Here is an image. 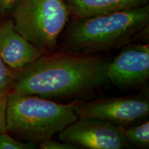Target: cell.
Listing matches in <instances>:
<instances>
[{
  "label": "cell",
  "instance_id": "cell-1",
  "mask_svg": "<svg viewBox=\"0 0 149 149\" xmlns=\"http://www.w3.org/2000/svg\"><path fill=\"white\" fill-rule=\"evenodd\" d=\"M110 61L101 55L66 51L44 54L19 71L13 94L49 100L87 96L109 84Z\"/></svg>",
  "mask_w": 149,
  "mask_h": 149
},
{
  "label": "cell",
  "instance_id": "cell-2",
  "mask_svg": "<svg viewBox=\"0 0 149 149\" xmlns=\"http://www.w3.org/2000/svg\"><path fill=\"white\" fill-rule=\"evenodd\" d=\"M148 23V4L78 19L65 35L64 49L91 54L122 47L141 34Z\"/></svg>",
  "mask_w": 149,
  "mask_h": 149
},
{
  "label": "cell",
  "instance_id": "cell-3",
  "mask_svg": "<svg viewBox=\"0 0 149 149\" xmlns=\"http://www.w3.org/2000/svg\"><path fill=\"white\" fill-rule=\"evenodd\" d=\"M74 103L60 104L37 95L11 94L7 102V132L39 144L79 118Z\"/></svg>",
  "mask_w": 149,
  "mask_h": 149
},
{
  "label": "cell",
  "instance_id": "cell-4",
  "mask_svg": "<svg viewBox=\"0 0 149 149\" xmlns=\"http://www.w3.org/2000/svg\"><path fill=\"white\" fill-rule=\"evenodd\" d=\"M11 14L19 33L48 54L57 49L70 13L66 0H18Z\"/></svg>",
  "mask_w": 149,
  "mask_h": 149
},
{
  "label": "cell",
  "instance_id": "cell-5",
  "mask_svg": "<svg viewBox=\"0 0 149 149\" xmlns=\"http://www.w3.org/2000/svg\"><path fill=\"white\" fill-rule=\"evenodd\" d=\"M59 139L79 148L123 149L133 146L123 135L122 126L94 117H79L59 133Z\"/></svg>",
  "mask_w": 149,
  "mask_h": 149
},
{
  "label": "cell",
  "instance_id": "cell-6",
  "mask_svg": "<svg viewBox=\"0 0 149 149\" xmlns=\"http://www.w3.org/2000/svg\"><path fill=\"white\" fill-rule=\"evenodd\" d=\"M74 110L79 117H94L124 127L148 117L149 103L139 97H111L75 101Z\"/></svg>",
  "mask_w": 149,
  "mask_h": 149
},
{
  "label": "cell",
  "instance_id": "cell-7",
  "mask_svg": "<svg viewBox=\"0 0 149 149\" xmlns=\"http://www.w3.org/2000/svg\"><path fill=\"white\" fill-rule=\"evenodd\" d=\"M149 78V46L131 44L123 46L120 53L110 61L107 68L109 83L120 88L145 84Z\"/></svg>",
  "mask_w": 149,
  "mask_h": 149
},
{
  "label": "cell",
  "instance_id": "cell-8",
  "mask_svg": "<svg viewBox=\"0 0 149 149\" xmlns=\"http://www.w3.org/2000/svg\"><path fill=\"white\" fill-rule=\"evenodd\" d=\"M44 53L16 29L11 18L0 22V57L9 67L21 71Z\"/></svg>",
  "mask_w": 149,
  "mask_h": 149
},
{
  "label": "cell",
  "instance_id": "cell-9",
  "mask_svg": "<svg viewBox=\"0 0 149 149\" xmlns=\"http://www.w3.org/2000/svg\"><path fill=\"white\" fill-rule=\"evenodd\" d=\"M149 0H66L70 13L84 19L129 10L148 4Z\"/></svg>",
  "mask_w": 149,
  "mask_h": 149
},
{
  "label": "cell",
  "instance_id": "cell-10",
  "mask_svg": "<svg viewBox=\"0 0 149 149\" xmlns=\"http://www.w3.org/2000/svg\"><path fill=\"white\" fill-rule=\"evenodd\" d=\"M122 131L125 138L132 145L141 148H148L149 146V122H147L125 128L122 126Z\"/></svg>",
  "mask_w": 149,
  "mask_h": 149
},
{
  "label": "cell",
  "instance_id": "cell-11",
  "mask_svg": "<svg viewBox=\"0 0 149 149\" xmlns=\"http://www.w3.org/2000/svg\"><path fill=\"white\" fill-rule=\"evenodd\" d=\"M19 71L9 67L0 57V95L9 96L13 93Z\"/></svg>",
  "mask_w": 149,
  "mask_h": 149
},
{
  "label": "cell",
  "instance_id": "cell-12",
  "mask_svg": "<svg viewBox=\"0 0 149 149\" xmlns=\"http://www.w3.org/2000/svg\"><path fill=\"white\" fill-rule=\"evenodd\" d=\"M38 148V144L31 141H20L8 133H0V149H35Z\"/></svg>",
  "mask_w": 149,
  "mask_h": 149
},
{
  "label": "cell",
  "instance_id": "cell-13",
  "mask_svg": "<svg viewBox=\"0 0 149 149\" xmlns=\"http://www.w3.org/2000/svg\"><path fill=\"white\" fill-rule=\"evenodd\" d=\"M38 148L41 149H78L75 145L65 141H57L48 139L38 144Z\"/></svg>",
  "mask_w": 149,
  "mask_h": 149
},
{
  "label": "cell",
  "instance_id": "cell-14",
  "mask_svg": "<svg viewBox=\"0 0 149 149\" xmlns=\"http://www.w3.org/2000/svg\"><path fill=\"white\" fill-rule=\"evenodd\" d=\"M8 97L0 95V133L7 132L6 109Z\"/></svg>",
  "mask_w": 149,
  "mask_h": 149
},
{
  "label": "cell",
  "instance_id": "cell-15",
  "mask_svg": "<svg viewBox=\"0 0 149 149\" xmlns=\"http://www.w3.org/2000/svg\"><path fill=\"white\" fill-rule=\"evenodd\" d=\"M18 0H0V15L6 16L11 14Z\"/></svg>",
  "mask_w": 149,
  "mask_h": 149
}]
</instances>
